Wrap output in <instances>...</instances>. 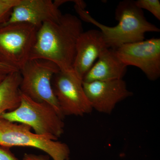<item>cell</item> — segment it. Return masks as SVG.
<instances>
[{
	"mask_svg": "<svg viewBox=\"0 0 160 160\" xmlns=\"http://www.w3.org/2000/svg\"><path fill=\"white\" fill-rule=\"evenodd\" d=\"M74 8L80 19L97 26L107 46L111 49H115L124 44L143 41L146 32L160 31L157 26L147 21L142 9L136 6L134 1L125 0L119 3L115 12V19L118 23L113 27L99 22L77 5H75Z\"/></svg>",
	"mask_w": 160,
	"mask_h": 160,
	"instance_id": "7a4b0ae2",
	"label": "cell"
},
{
	"mask_svg": "<svg viewBox=\"0 0 160 160\" xmlns=\"http://www.w3.org/2000/svg\"><path fill=\"white\" fill-rule=\"evenodd\" d=\"M18 69L11 66H8L0 62V72L5 74H8L11 72L16 71H18Z\"/></svg>",
	"mask_w": 160,
	"mask_h": 160,
	"instance_id": "ac0fdd59",
	"label": "cell"
},
{
	"mask_svg": "<svg viewBox=\"0 0 160 160\" xmlns=\"http://www.w3.org/2000/svg\"><path fill=\"white\" fill-rule=\"evenodd\" d=\"M23 160H49V157L48 155L25 153L23 156Z\"/></svg>",
	"mask_w": 160,
	"mask_h": 160,
	"instance_id": "e0dca14e",
	"label": "cell"
},
{
	"mask_svg": "<svg viewBox=\"0 0 160 160\" xmlns=\"http://www.w3.org/2000/svg\"><path fill=\"white\" fill-rule=\"evenodd\" d=\"M62 15L52 0H20L3 25L26 23L39 29L44 23L58 22Z\"/></svg>",
	"mask_w": 160,
	"mask_h": 160,
	"instance_id": "30bf717a",
	"label": "cell"
},
{
	"mask_svg": "<svg viewBox=\"0 0 160 160\" xmlns=\"http://www.w3.org/2000/svg\"><path fill=\"white\" fill-rule=\"evenodd\" d=\"M20 0H0V27L7 22L12 9Z\"/></svg>",
	"mask_w": 160,
	"mask_h": 160,
	"instance_id": "9a60e30c",
	"label": "cell"
},
{
	"mask_svg": "<svg viewBox=\"0 0 160 160\" xmlns=\"http://www.w3.org/2000/svg\"><path fill=\"white\" fill-rule=\"evenodd\" d=\"M109 48L100 30L90 29L83 32L78 38L73 69L83 78L104 50Z\"/></svg>",
	"mask_w": 160,
	"mask_h": 160,
	"instance_id": "8fae6325",
	"label": "cell"
},
{
	"mask_svg": "<svg viewBox=\"0 0 160 160\" xmlns=\"http://www.w3.org/2000/svg\"><path fill=\"white\" fill-rule=\"evenodd\" d=\"M136 6L140 9H145L160 20V2L159 0H137L134 1Z\"/></svg>",
	"mask_w": 160,
	"mask_h": 160,
	"instance_id": "5bb4252c",
	"label": "cell"
},
{
	"mask_svg": "<svg viewBox=\"0 0 160 160\" xmlns=\"http://www.w3.org/2000/svg\"><path fill=\"white\" fill-rule=\"evenodd\" d=\"M83 89L92 109L110 114L118 103L133 93L123 79L83 82Z\"/></svg>",
	"mask_w": 160,
	"mask_h": 160,
	"instance_id": "9c48e42d",
	"label": "cell"
},
{
	"mask_svg": "<svg viewBox=\"0 0 160 160\" xmlns=\"http://www.w3.org/2000/svg\"><path fill=\"white\" fill-rule=\"evenodd\" d=\"M52 90L63 116H83L92 108L83 86V81L74 70H60L52 81Z\"/></svg>",
	"mask_w": 160,
	"mask_h": 160,
	"instance_id": "52a82bcc",
	"label": "cell"
},
{
	"mask_svg": "<svg viewBox=\"0 0 160 160\" xmlns=\"http://www.w3.org/2000/svg\"><path fill=\"white\" fill-rule=\"evenodd\" d=\"M0 160H19L9 148L0 146Z\"/></svg>",
	"mask_w": 160,
	"mask_h": 160,
	"instance_id": "2e32d148",
	"label": "cell"
},
{
	"mask_svg": "<svg viewBox=\"0 0 160 160\" xmlns=\"http://www.w3.org/2000/svg\"><path fill=\"white\" fill-rule=\"evenodd\" d=\"M59 68L55 63L43 59H29L19 70L22 80L21 93L39 102L48 103L64 118L52 90V81Z\"/></svg>",
	"mask_w": 160,
	"mask_h": 160,
	"instance_id": "277c9868",
	"label": "cell"
},
{
	"mask_svg": "<svg viewBox=\"0 0 160 160\" xmlns=\"http://www.w3.org/2000/svg\"><path fill=\"white\" fill-rule=\"evenodd\" d=\"M83 32L81 20L70 13L62 15L58 22L44 23L38 29L29 60H47L60 70H73L77 42Z\"/></svg>",
	"mask_w": 160,
	"mask_h": 160,
	"instance_id": "6da1fadb",
	"label": "cell"
},
{
	"mask_svg": "<svg viewBox=\"0 0 160 160\" xmlns=\"http://www.w3.org/2000/svg\"><path fill=\"white\" fill-rule=\"evenodd\" d=\"M6 75H7L0 72V83L2 82V81L5 79Z\"/></svg>",
	"mask_w": 160,
	"mask_h": 160,
	"instance_id": "d6986e66",
	"label": "cell"
},
{
	"mask_svg": "<svg viewBox=\"0 0 160 160\" xmlns=\"http://www.w3.org/2000/svg\"><path fill=\"white\" fill-rule=\"evenodd\" d=\"M1 119L25 124L33 129L36 134L49 137L55 141L64 133L63 118L52 106L36 102L22 93L19 106L12 111L3 113Z\"/></svg>",
	"mask_w": 160,
	"mask_h": 160,
	"instance_id": "3957f363",
	"label": "cell"
},
{
	"mask_svg": "<svg viewBox=\"0 0 160 160\" xmlns=\"http://www.w3.org/2000/svg\"><path fill=\"white\" fill-rule=\"evenodd\" d=\"M127 67L118 56L115 49L108 48L84 76L83 82L123 79Z\"/></svg>",
	"mask_w": 160,
	"mask_h": 160,
	"instance_id": "7c38bea8",
	"label": "cell"
},
{
	"mask_svg": "<svg viewBox=\"0 0 160 160\" xmlns=\"http://www.w3.org/2000/svg\"><path fill=\"white\" fill-rule=\"evenodd\" d=\"M115 50L126 66L139 68L150 81H156L160 78L159 38L124 44Z\"/></svg>",
	"mask_w": 160,
	"mask_h": 160,
	"instance_id": "ba28073f",
	"label": "cell"
},
{
	"mask_svg": "<svg viewBox=\"0 0 160 160\" xmlns=\"http://www.w3.org/2000/svg\"><path fill=\"white\" fill-rule=\"evenodd\" d=\"M21 80V73L18 70L7 74L0 83V119L4 112L12 111L19 106Z\"/></svg>",
	"mask_w": 160,
	"mask_h": 160,
	"instance_id": "4fadbf2b",
	"label": "cell"
},
{
	"mask_svg": "<svg viewBox=\"0 0 160 160\" xmlns=\"http://www.w3.org/2000/svg\"><path fill=\"white\" fill-rule=\"evenodd\" d=\"M29 126L0 119V146L29 147L40 149L53 160H68L70 149L66 143L33 133Z\"/></svg>",
	"mask_w": 160,
	"mask_h": 160,
	"instance_id": "8992f818",
	"label": "cell"
},
{
	"mask_svg": "<svg viewBox=\"0 0 160 160\" xmlns=\"http://www.w3.org/2000/svg\"><path fill=\"white\" fill-rule=\"evenodd\" d=\"M38 28L26 23L0 27V62L20 70L29 61Z\"/></svg>",
	"mask_w": 160,
	"mask_h": 160,
	"instance_id": "5b68a950",
	"label": "cell"
}]
</instances>
